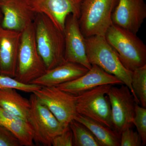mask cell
Masks as SVG:
<instances>
[{
    "label": "cell",
    "mask_w": 146,
    "mask_h": 146,
    "mask_svg": "<svg viewBox=\"0 0 146 146\" xmlns=\"http://www.w3.org/2000/svg\"><path fill=\"white\" fill-rule=\"evenodd\" d=\"M33 24L37 49L47 70L65 62L64 32L43 13H36Z\"/></svg>",
    "instance_id": "obj_1"
},
{
    "label": "cell",
    "mask_w": 146,
    "mask_h": 146,
    "mask_svg": "<svg viewBox=\"0 0 146 146\" xmlns=\"http://www.w3.org/2000/svg\"><path fill=\"white\" fill-rule=\"evenodd\" d=\"M88 60L106 72L115 76L130 89L136 103L140 104L131 85L132 72L128 70L121 62L117 53L105 36H94L85 38Z\"/></svg>",
    "instance_id": "obj_2"
},
{
    "label": "cell",
    "mask_w": 146,
    "mask_h": 146,
    "mask_svg": "<svg viewBox=\"0 0 146 146\" xmlns=\"http://www.w3.org/2000/svg\"><path fill=\"white\" fill-rule=\"evenodd\" d=\"M105 37L128 70L146 65V46L136 34L112 24Z\"/></svg>",
    "instance_id": "obj_3"
},
{
    "label": "cell",
    "mask_w": 146,
    "mask_h": 146,
    "mask_svg": "<svg viewBox=\"0 0 146 146\" xmlns=\"http://www.w3.org/2000/svg\"><path fill=\"white\" fill-rule=\"evenodd\" d=\"M46 71L37 49L33 23L21 32L14 78L22 83L29 84Z\"/></svg>",
    "instance_id": "obj_4"
},
{
    "label": "cell",
    "mask_w": 146,
    "mask_h": 146,
    "mask_svg": "<svg viewBox=\"0 0 146 146\" xmlns=\"http://www.w3.org/2000/svg\"><path fill=\"white\" fill-rule=\"evenodd\" d=\"M118 0H83L79 25L84 36H105Z\"/></svg>",
    "instance_id": "obj_5"
},
{
    "label": "cell",
    "mask_w": 146,
    "mask_h": 146,
    "mask_svg": "<svg viewBox=\"0 0 146 146\" xmlns=\"http://www.w3.org/2000/svg\"><path fill=\"white\" fill-rule=\"evenodd\" d=\"M29 101L31 108L28 121L33 131V141L44 146H52L53 138L68 127L60 123L33 93Z\"/></svg>",
    "instance_id": "obj_6"
},
{
    "label": "cell",
    "mask_w": 146,
    "mask_h": 146,
    "mask_svg": "<svg viewBox=\"0 0 146 146\" xmlns=\"http://www.w3.org/2000/svg\"><path fill=\"white\" fill-rule=\"evenodd\" d=\"M111 85H101L76 96V108L78 114L114 129L111 105L107 96Z\"/></svg>",
    "instance_id": "obj_7"
},
{
    "label": "cell",
    "mask_w": 146,
    "mask_h": 146,
    "mask_svg": "<svg viewBox=\"0 0 146 146\" xmlns=\"http://www.w3.org/2000/svg\"><path fill=\"white\" fill-rule=\"evenodd\" d=\"M33 94L64 125H69L78 113L76 96L62 91L57 86H42Z\"/></svg>",
    "instance_id": "obj_8"
},
{
    "label": "cell",
    "mask_w": 146,
    "mask_h": 146,
    "mask_svg": "<svg viewBox=\"0 0 146 146\" xmlns=\"http://www.w3.org/2000/svg\"><path fill=\"white\" fill-rule=\"evenodd\" d=\"M111 105L113 129L121 134L123 130L132 127L136 103L128 86L111 85L107 93Z\"/></svg>",
    "instance_id": "obj_9"
},
{
    "label": "cell",
    "mask_w": 146,
    "mask_h": 146,
    "mask_svg": "<svg viewBox=\"0 0 146 146\" xmlns=\"http://www.w3.org/2000/svg\"><path fill=\"white\" fill-rule=\"evenodd\" d=\"M65 39V60L77 63L87 69L92 65L87 58L85 37L80 30L78 18L72 14L67 16L64 30Z\"/></svg>",
    "instance_id": "obj_10"
},
{
    "label": "cell",
    "mask_w": 146,
    "mask_h": 146,
    "mask_svg": "<svg viewBox=\"0 0 146 146\" xmlns=\"http://www.w3.org/2000/svg\"><path fill=\"white\" fill-rule=\"evenodd\" d=\"M83 0H29L35 13H43L63 31L67 16L72 14L79 18Z\"/></svg>",
    "instance_id": "obj_11"
},
{
    "label": "cell",
    "mask_w": 146,
    "mask_h": 146,
    "mask_svg": "<svg viewBox=\"0 0 146 146\" xmlns=\"http://www.w3.org/2000/svg\"><path fill=\"white\" fill-rule=\"evenodd\" d=\"M2 28L22 32L34 22L36 15L29 0H0Z\"/></svg>",
    "instance_id": "obj_12"
},
{
    "label": "cell",
    "mask_w": 146,
    "mask_h": 146,
    "mask_svg": "<svg viewBox=\"0 0 146 146\" xmlns=\"http://www.w3.org/2000/svg\"><path fill=\"white\" fill-rule=\"evenodd\" d=\"M146 18L145 0H118L112 12V24L137 34Z\"/></svg>",
    "instance_id": "obj_13"
},
{
    "label": "cell",
    "mask_w": 146,
    "mask_h": 146,
    "mask_svg": "<svg viewBox=\"0 0 146 146\" xmlns=\"http://www.w3.org/2000/svg\"><path fill=\"white\" fill-rule=\"evenodd\" d=\"M121 84H123L122 82L115 76L94 65L87 72L78 78L56 86L62 91L76 96L101 85Z\"/></svg>",
    "instance_id": "obj_14"
},
{
    "label": "cell",
    "mask_w": 146,
    "mask_h": 146,
    "mask_svg": "<svg viewBox=\"0 0 146 146\" xmlns=\"http://www.w3.org/2000/svg\"><path fill=\"white\" fill-rule=\"evenodd\" d=\"M21 32L0 29V74L15 77Z\"/></svg>",
    "instance_id": "obj_15"
},
{
    "label": "cell",
    "mask_w": 146,
    "mask_h": 146,
    "mask_svg": "<svg viewBox=\"0 0 146 146\" xmlns=\"http://www.w3.org/2000/svg\"><path fill=\"white\" fill-rule=\"evenodd\" d=\"M89 70L80 64L65 61L48 70L43 75L32 82L31 84L41 86H57L78 78Z\"/></svg>",
    "instance_id": "obj_16"
},
{
    "label": "cell",
    "mask_w": 146,
    "mask_h": 146,
    "mask_svg": "<svg viewBox=\"0 0 146 146\" xmlns=\"http://www.w3.org/2000/svg\"><path fill=\"white\" fill-rule=\"evenodd\" d=\"M0 125L10 131L21 145H33V131L28 121L7 112L0 117Z\"/></svg>",
    "instance_id": "obj_17"
},
{
    "label": "cell",
    "mask_w": 146,
    "mask_h": 146,
    "mask_svg": "<svg viewBox=\"0 0 146 146\" xmlns=\"http://www.w3.org/2000/svg\"><path fill=\"white\" fill-rule=\"evenodd\" d=\"M0 107L9 113L28 121L31 108L29 100L12 88L0 89Z\"/></svg>",
    "instance_id": "obj_18"
},
{
    "label": "cell",
    "mask_w": 146,
    "mask_h": 146,
    "mask_svg": "<svg viewBox=\"0 0 146 146\" xmlns=\"http://www.w3.org/2000/svg\"><path fill=\"white\" fill-rule=\"evenodd\" d=\"M74 120L88 128L102 146H120L121 134L115 129L78 113Z\"/></svg>",
    "instance_id": "obj_19"
},
{
    "label": "cell",
    "mask_w": 146,
    "mask_h": 146,
    "mask_svg": "<svg viewBox=\"0 0 146 146\" xmlns=\"http://www.w3.org/2000/svg\"><path fill=\"white\" fill-rule=\"evenodd\" d=\"M69 126L73 133L74 146H102L91 131L81 123L73 120Z\"/></svg>",
    "instance_id": "obj_20"
},
{
    "label": "cell",
    "mask_w": 146,
    "mask_h": 146,
    "mask_svg": "<svg viewBox=\"0 0 146 146\" xmlns=\"http://www.w3.org/2000/svg\"><path fill=\"white\" fill-rule=\"evenodd\" d=\"M131 85L142 107L146 108V65L132 72Z\"/></svg>",
    "instance_id": "obj_21"
},
{
    "label": "cell",
    "mask_w": 146,
    "mask_h": 146,
    "mask_svg": "<svg viewBox=\"0 0 146 146\" xmlns=\"http://www.w3.org/2000/svg\"><path fill=\"white\" fill-rule=\"evenodd\" d=\"M42 87L33 84L23 83L14 78L0 74V89L12 88L27 93H33Z\"/></svg>",
    "instance_id": "obj_22"
},
{
    "label": "cell",
    "mask_w": 146,
    "mask_h": 146,
    "mask_svg": "<svg viewBox=\"0 0 146 146\" xmlns=\"http://www.w3.org/2000/svg\"><path fill=\"white\" fill-rule=\"evenodd\" d=\"M133 124L137 128L138 133L141 136L142 145L146 144V109L136 104L135 115L133 120Z\"/></svg>",
    "instance_id": "obj_23"
},
{
    "label": "cell",
    "mask_w": 146,
    "mask_h": 146,
    "mask_svg": "<svg viewBox=\"0 0 146 146\" xmlns=\"http://www.w3.org/2000/svg\"><path fill=\"white\" fill-rule=\"evenodd\" d=\"M127 128L121 133V146H141L142 145V139L137 131L131 128Z\"/></svg>",
    "instance_id": "obj_24"
},
{
    "label": "cell",
    "mask_w": 146,
    "mask_h": 146,
    "mask_svg": "<svg viewBox=\"0 0 146 146\" xmlns=\"http://www.w3.org/2000/svg\"><path fill=\"white\" fill-rule=\"evenodd\" d=\"M52 146H74L73 133L69 126L62 133L56 135L53 138Z\"/></svg>",
    "instance_id": "obj_25"
},
{
    "label": "cell",
    "mask_w": 146,
    "mask_h": 146,
    "mask_svg": "<svg viewBox=\"0 0 146 146\" xmlns=\"http://www.w3.org/2000/svg\"><path fill=\"white\" fill-rule=\"evenodd\" d=\"M18 139L10 131L0 125V146H20Z\"/></svg>",
    "instance_id": "obj_26"
},
{
    "label": "cell",
    "mask_w": 146,
    "mask_h": 146,
    "mask_svg": "<svg viewBox=\"0 0 146 146\" xmlns=\"http://www.w3.org/2000/svg\"><path fill=\"white\" fill-rule=\"evenodd\" d=\"M3 20V15L0 9V29L2 28V23Z\"/></svg>",
    "instance_id": "obj_27"
}]
</instances>
